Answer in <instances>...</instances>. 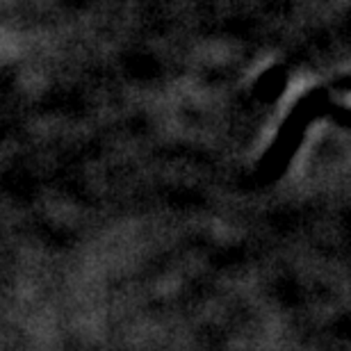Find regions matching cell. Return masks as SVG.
Listing matches in <instances>:
<instances>
[{
    "instance_id": "cell-1",
    "label": "cell",
    "mask_w": 351,
    "mask_h": 351,
    "mask_svg": "<svg viewBox=\"0 0 351 351\" xmlns=\"http://www.w3.org/2000/svg\"><path fill=\"white\" fill-rule=\"evenodd\" d=\"M283 87H285V71L280 66H274L263 75L261 80H258L256 91L263 98H274V96H278L280 91H283Z\"/></svg>"
},
{
    "instance_id": "cell-2",
    "label": "cell",
    "mask_w": 351,
    "mask_h": 351,
    "mask_svg": "<svg viewBox=\"0 0 351 351\" xmlns=\"http://www.w3.org/2000/svg\"><path fill=\"white\" fill-rule=\"evenodd\" d=\"M315 117H328V119H333L335 123H340V125H351V110L347 108H340V105H317L315 108Z\"/></svg>"
},
{
    "instance_id": "cell-3",
    "label": "cell",
    "mask_w": 351,
    "mask_h": 351,
    "mask_svg": "<svg viewBox=\"0 0 351 351\" xmlns=\"http://www.w3.org/2000/svg\"><path fill=\"white\" fill-rule=\"evenodd\" d=\"M335 89H340V91H351V78L338 80V82H335Z\"/></svg>"
}]
</instances>
